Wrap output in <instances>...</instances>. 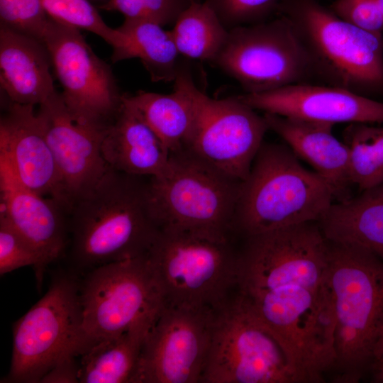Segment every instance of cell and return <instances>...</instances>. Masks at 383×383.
Instances as JSON below:
<instances>
[{
    "label": "cell",
    "mask_w": 383,
    "mask_h": 383,
    "mask_svg": "<svg viewBox=\"0 0 383 383\" xmlns=\"http://www.w3.org/2000/svg\"><path fill=\"white\" fill-rule=\"evenodd\" d=\"M48 20L40 0H0V24L41 40Z\"/></svg>",
    "instance_id": "32"
},
{
    "label": "cell",
    "mask_w": 383,
    "mask_h": 383,
    "mask_svg": "<svg viewBox=\"0 0 383 383\" xmlns=\"http://www.w3.org/2000/svg\"><path fill=\"white\" fill-rule=\"evenodd\" d=\"M36 115L51 148L70 212L73 204L111 170L101 152L106 128L77 121L57 91L39 105Z\"/></svg>",
    "instance_id": "15"
},
{
    "label": "cell",
    "mask_w": 383,
    "mask_h": 383,
    "mask_svg": "<svg viewBox=\"0 0 383 383\" xmlns=\"http://www.w3.org/2000/svg\"><path fill=\"white\" fill-rule=\"evenodd\" d=\"M269 129L279 135L331 187L336 202L348 200L353 185L348 150L332 133L333 125L265 113Z\"/></svg>",
    "instance_id": "19"
},
{
    "label": "cell",
    "mask_w": 383,
    "mask_h": 383,
    "mask_svg": "<svg viewBox=\"0 0 383 383\" xmlns=\"http://www.w3.org/2000/svg\"><path fill=\"white\" fill-rule=\"evenodd\" d=\"M236 294L288 353L301 382H316L336 361L328 242L317 222L245 237Z\"/></svg>",
    "instance_id": "1"
},
{
    "label": "cell",
    "mask_w": 383,
    "mask_h": 383,
    "mask_svg": "<svg viewBox=\"0 0 383 383\" xmlns=\"http://www.w3.org/2000/svg\"><path fill=\"white\" fill-rule=\"evenodd\" d=\"M352 123L343 132L353 185L365 191L383 183V126Z\"/></svg>",
    "instance_id": "27"
},
{
    "label": "cell",
    "mask_w": 383,
    "mask_h": 383,
    "mask_svg": "<svg viewBox=\"0 0 383 383\" xmlns=\"http://www.w3.org/2000/svg\"><path fill=\"white\" fill-rule=\"evenodd\" d=\"M318 223L329 241L359 247L383 260V183L333 202Z\"/></svg>",
    "instance_id": "23"
},
{
    "label": "cell",
    "mask_w": 383,
    "mask_h": 383,
    "mask_svg": "<svg viewBox=\"0 0 383 383\" xmlns=\"http://www.w3.org/2000/svg\"><path fill=\"white\" fill-rule=\"evenodd\" d=\"M46 15L59 23L91 32L112 46L121 47L123 37L117 28L109 27L89 0H40Z\"/></svg>",
    "instance_id": "28"
},
{
    "label": "cell",
    "mask_w": 383,
    "mask_h": 383,
    "mask_svg": "<svg viewBox=\"0 0 383 383\" xmlns=\"http://www.w3.org/2000/svg\"><path fill=\"white\" fill-rule=\"evenodd\" d=\"M333 201L329 184L288 145L263 142L241 184L233 233L245 238L318 222Z\"/></svg>",
    "instance_id": "3"
},
{
    "label": "cell",
    "mask_w": 383,
    "mask_h": 383,
    "mask_svg": "<svg viewBox=\"0 0 383 383\" xmlns=\"http://www.w3.org/2000/svg\"><path fill=\"white\" fill-rule=\"evenodd\" d=\"M255 110L328 123H383V102L353 91L310 82L238 96Z\"/></svg>",
    "instance_id": "16"
},
{
    "label": "cell",
    "mask_w": 383,
    "mask_h": 383,
    "mask_svg": "<svg viewBox=\"0 0 383 383\" xmlns=\"http://www.w3.org/2000/svg\"><path fill=\"white\" fill-rule=\"evenodd\" d=\"M277 14L291 20L315 77L367 96L383 91V35L336 15L316 0H282Z\"/></svg>",
    "instance_id": "6"
},
{
    "label": "cell",
    "mask_w": 383,
    "mask_h": 383,
    "mask_svg": "<svg viewBox=\"0 0 383 383\" xmlns=\"http://www.w3.org/2000/svg\"><path fill=\"white\" fill-rule=\"evenodd\" d=\"M193 93L196 118L185 150L226 175L244 181L269 130L264 116L238 96L211 98L196 85Z\"/></svg>",
    "instance_id": "14"
},
{
    "label": "cell",
    "mask_w": 383,
    "mask_h": 383,
    "mask_svg": "<svg viewBox=\"0 0 383 383\" xmlns=\"http://www.w3.org/2000/svg\"><path fill=\"white\" fill-rule=\"evenodd\" d=\"M170 33L179 55L213 62L227 40L228 29L209 5L195 1Z\"/></svg>",
    "instance_id": "26"
},
{
    "label": "cell",
    "mask_w": 383,
    "mask_h": 383,
    "mask_svg": "<svg viewBox=\"0 0 383 383\" xmlns=\"http://www.w3.org/2000/svg\"><path fill=\"white\" fill-rule=\"evenodd\" d=\"M242 182L187 150L171 153L166 172L150 177V201L159 228L231 238Z\"/></svg>",
    "instance_id": "7"
},
{
    "label": "cell",
    "mask_w": 383,
    "mask_h": 383,
    "mask_svg": "<svg viewBox=\"0 0 383 383\" xmlns=\"http://www.w3.org/2000/svg\"><path fill=\"white\" fill-rule=\"evenodd\" d=\"M123 36L121 46L113 51L111 61L138 58L152 82L174 81L178 73V57L170 30L143 20L125 18L117 28Z\"/></svg>",
    "instance_id": "25"
},
{
    "label": "cell",
    "mask_w": 383,
    "mask_h": 383,
    "mask_svg": "<svg viewBox=\"0 0 383 383\" xmlns=\"http://www.w3.org/2000/svg\"><path fill=\"white\" fill-rule=\"evenodd\" d=\"M159 311L79 355L78 382L132 383L145 338Z\"/></svg>",
    "instance_id": "24"
},
{
    "label": "cell",
    "mask_w": 383,
    "mask_h": 383,
    "mask_svg": "<svg viewBox=\"0 0 383 383\" xmlns=\"http://www.w3.org/2000/svg\"><path fill=\"white\" fill-rule=\"evenodd\" d=\"M101 152L111 169L131 175L160 177L170 165V151L123 94L121 110L104 133Z\"/></svg>",
    "instance_id": "21"
},
{
    "label": "cell",
    "mask_w": 383,
    "mask_h": 383,
    "mask_svg": "<svg viewBox=\"0 0 383 383\" xmlns=\"http://www.w3.org/2000/svg\"><path fill=\"white\" fill-rule=\"evenodd\" d=\"M93 4H95L97 5V7H100L103 4L108 2L109 0H89Z\"/></svg>",
    "instance_id": "36"
},
{
    "label": "cell",
    "mask_w": 383,
    "mask_h": 383,
    "mask_svg": "<svg viewBox=\"0 0 383 383\" xmlns=\"http://www.w3.org/2000/svg\"><path fill=\"white\" fill-rule=\"evenodd\" d=\"M79 288L58 278L13 325L8 380L41 382L55 367L78 357L81 348Z\"/></svg>",
    "instance_id": "10"
},
{
    "label": "cell",
    "mask_w": 383,
    "mask_h": 383,
    "mask_svg": "<svg viewBox=\"0 0 383 383\" xmlns=\"http://www.w3.org/2000/svg\"><path fill=\"white\" fill-rule=\"evenodd\" d=\"M328 242L335 318L334 367L344 380L355 382L369 371L383 327V260L357 246Z\"/></svg>",
    "instance_id": "5"
},
{
    "label": "cell",
    "mask_w": 383,
    "mask_h": 383,
    "mask_svg": "<svg viewBox=\"0 0 383 383\" xmlns=\"http://www.w3.org/2000/svg\"><path fill=\"white\" fill-rule=\"evenodd\" d=\"M43 42L0 24V84L11 101L40 105L55 91Z\"/></svg>",
    "instance_id": "20"
},
{
    "label": "cell",
    "mask_w": 383,
    "mask_h": 383,
    "mask_svg": "<svg viewBox=\"0 0 383 383\" xmlns=\"http://www.w3.org/2000/svg\"><path fill=\"white\" fill-rule=\"evenodd\" d=\"M216 311L163 305L145 338L132 383H199Z\"/></svg>",
    "instance_id": "13"
},
{
    "label": "cell",
    "mask_w": 383,
    "mask_h": 383,
    "mask_svg": "<svg viewBox=\"0 0 383 383\" xmlns=\"http://www.w3.org/2000/svg\"><path fill=\"white\" fill-rule=\"evenodd\" d=\"M213 63L238 81L246 94L309 82L315 77L304 43L282 14L229 29Z\"/></svg>",
    "instance_id": "9"
},
{
    "label": "cell",
    "mask_w": 383,
    "mask_h": 383,
    "mask_svg": "<svg viewBox=\"0 0 383 383\" xmlns=\"http://www.w3.org/2000/svg\"><path fill=\"white\" fill-rule=\"evenodd\" d=\"M368 372L372 382L383 383V355L372 360Z\"/></svg>",
    "instance_id": "34"
},
{
    "label": "cell",
    "mask_w": 383,
    "mask_h": 383,
    "mask_svg": "<svg viewBox=\"0 0 383 383\" xmlns=\"http://www.w3.org/2000/svg\"><path fill=\"white\" fill-rule=\"evenodd\" d=\"M111 169L69 212L72 254L83 266L145 255L159 232L150 178Z\"/></svg>",
    "instance_id": "2"
},
{
    "label": "cell",
    "mask_w": 383,
    "mask_h": 383,
    "mask_svg": "<svg viewBox=\"0 0 383 383\" xmlns=\"http://www.w3.org/2000/svg\"><path fill=\"white\" fill-rule=\"evenodd\" d=\"M146 256L163 305L217 311L235 294L238 250L231 238L160 228Z\"/></svg>",
    "instance_id": "4"
},
{
    "label": "cell",
    "mask_w": 383,
    "mask_h": 383,
    "mask_svg": "<svg viewBox=\"0 0 383 383\" xmlns=\"http://www.w3.org/2000/svg\"><path fill=\"white\" fill-rule=\"evenodd\" d=\"M0 218L38 252L43 275L65 250L69 231L67 209L56 199L24 187L0 161Z\"/></svg>",
    "instance_id": "18"
},
{
    "label": "cell",
    "mask_w": 383,
    "mask_h": 383,
    "mask_svg": "<svg viewBox=\"0 0 383 383\" xmlns=\"http://www.w3.org/2000/svg\"><path fill=\"white\" fill-rule=\"evenodd\" d=\"M196 0H109L99 9L118 11L126 19L150 21L162 26L174 24Z\"/></svg>",
    "instance_id": "29"
},
{
    "label": "cell",
    "mask_w": 383,
    "mask_h": 383,
    "mask_svg": "<svg viewBox=\"0 0 383 383\" xmlns=\"http://www.w3.org/2000/svg\"><path fill=\"white\" fill-rule=\"evenodd\" d=\"M227 29L268 20L276 16L282 0H205Z\"/></svg>",
    "instance_id": "30"
},
{
    "label": "cell",
    "mask_w": 383,
    "mask_h": 383,
    "mask_svg": "<svg viewBox=\"0 0 383 383\" xmlns=\"http://www.w3.org/2000/svg\"><path fill=\"white\" fill-rule=\"evenodd\" d=\"M174 82V89L168 94L145 91L133 96L123 94L170 154L186 148L196 118L195 84L192 77L180 70Z\"/></svg>",
    "instance_id": "22"
},
{
    "label": "cell",
    "mask_w": 383,
    "mask_h": 383,
    "mask_svg": "<svg viewBox=\"0 0 383 383\" xmlns=\"http://www.w3.org/2000/svg\"><path fill=\"white\" fill-rule=\"evenodd\" d=\"M26 266H33L36 279L40 283L43 275L39 255L4 218H0L1 276Z\"/></svg>",
    "instance_id": "31"
},
{
    "label": "cell",
    "mask_w": 383,
    "mask_h": 383,
    "mask_svg": "<svg viewBox=\"0 0 383 383\" xmlns=\"http://www.w3.org/2000/svg\"><path fill=\"white\" fill-rule=\"evenodd\" d=\"M79 30L48 17L41 40L70 114L81 123L106 129L118 116L123 94L109 65L95 54Z\"/></svg>",
    "instance_id": "12"
},
{
    "label": "cell",
    "mask_w": 383,
    "mask_h": 383,
    "mask_svg": "<svg viewBox=\"0 0 383 383\" xmlns=\"http://www.w3.org/2000/svg\"><path fill=\"white\" fill-rule=\"evenodd\" d=\"M81 355L158 312L163 299L147 256L98 266L79 292Z\"/></svg>",
    "instance_id": "11"
},
{
    "label": "cell",
    "mask_w": 383,
    "mask_h": 383,
    "mask_svg": "<svg viewBox=\"0 0 383 383\" xmlns=\"http://www.w3.org/2000/svg\"><path fill=\"white\" fill-rule=\"evenodd\" d=\"M382 355H383V327L379 332L375 340L372 353L371 362Z\"/></svg>",
    "instance_id": "35"
},
{
    "label": "cell",
    "mask_w": 383,
    "mask_h": 383,
    "mask_svg": "<svg viewBox=\"0 0 383 383\" xmlns=\"http://www.w3.org/2000/svg\"><path fill=\"white\" fill-rule=\"evenodd\" d=\"M0 161L24 187L56 199L69 212L55 161L34 106L9 100L0 120Z\"/></svg>",
    "instance_id": "17"
},
{
    "label": "cell",
    "mask_w": 383,
    "mask_h": 383,
    "mask_svg": "<svg viewBox=\"0 0 383 383\" xmlns=\"http://www.w3.org/2000/svg\"><path fill=\"white\" fill-rule=\"evenodd\" d=\"M201 383H299L286 350L236 294L216 311Z\"/></svg>",
    "instance_id": "8"
},
{
    "label": "cell",
    "mask_w": 383,
    "mask_h": 383,
    "mask_svg": "<svg viewBox=\"0 0 383 383\" xmlns=\"http://www.w3.org/2000/svg\"><path fill=\"white\" fill-rule=\"evenodd\" d=\"M329 8L340 18L363 29L382 33L383 17L375 0H335Z\"/></svg>",
    "instance_id": "33"
}]
</instances>
